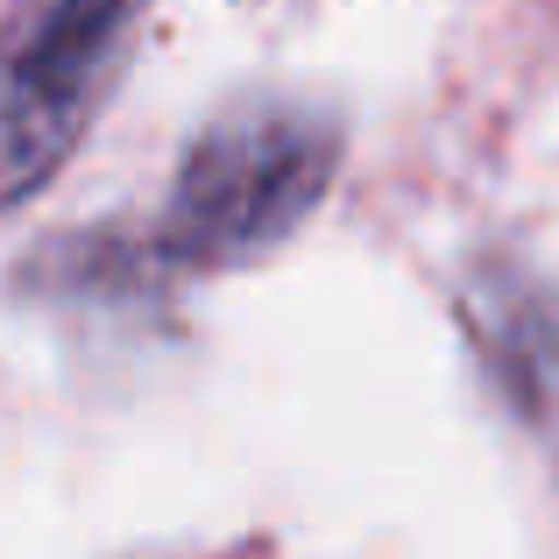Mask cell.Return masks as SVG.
I'll list each match as a JSON object with an SVG mask.
<instances>
[{"instance_id": "obj_1", "label": "cell", "mask_w": 559, "mask_h": 559, "mask_svg": "<svg viewBox=\"0 0 559 559\" xmlns=\"http://www.w3.org/2000/svg\"><path fill=\"white\" fill-rule=\"evenodd\" d=\"M341 170V121L312 99H241L199 128L164 205L170 262H255L326 199Z\"/></svg>"}, {"instance_id": "obj_3", "label": "cell", "mask_w": 559, "mask_h": 559, "mask_svg": "<svg viewBox=\"0 0 559 559\" xmlns=\"http://www.w3.org/2000/svg\"><path fill=\"white\" fill-rule=\"evenodd\" d=\"M461 312L467 341H475L481 369L496 376V390L510 396V411L559 453V276L489 262L475 270Z\"/></svg>"}, {"instance_id": "obj_2", "label": "cell", "mask_w": 559, "mask_h": 559, "mask_svg": "<svg viewBox=\"0 0 559 559\" xmlns=\"http://www.w3.org/2000/svg\"><path fill=\"white\" fill-rule=\"evenodd\" d=\"M135 22L142 0H22L0 28V205L64 170Z\"/></svg>"}]
</instances>
